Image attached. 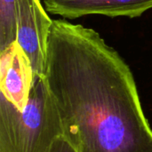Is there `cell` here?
I'll use <instances>...</instances> for the list:
<instances>
[{
    "label": "cell",
    "instance_id": "2",
    "mask_svg": "<svg viewBox=\"0 0 152 152\" xmlns=\"http://www.w3.org/2000/svg\"><path fill=\"white\" fill-rule=\"evenodd\" d=\"M61 137V117L43 76L34 78L21 110L0 100V152H50Z\"/></svg>",
    "mask_w": 152,
    "mask_h": 152
},
{
    "label": "cell",
    "instance_id": "5",
    "mask_svg": "<svg viewBox=\"0 0 152 152\" xmlns=\"http://www.w3.org/2000/svg\"><path fill=\"white\" fill-rule=\"evenodd\" d=\"M43 2L47 12L66 20H76L86 15L136 18L152 9V0H43Z\"/></svg>",
    "mask_w": 152,
    "mask_h": 152
},
{
    "label": "cell",
    "instance_id": "6",
    "mask_svg": "<svg viewBox=\"0 0 152 152\" xmlns=\"http://www.w3.org/2000/svg\"><path fill=\"white\" fill-rule=\"evenodd\" d=\"M18 0H0V52L16 41Z\"/></svg>",
    "mask_w": 152,
    "mask_h": 152
},
{
    "label": "cell",
    "instance_id": "1",
    "mask_svg": "<svg viewBox=\"0 0 152 152\" xmlns=\"http://www.w3.org/2000/svg\"><path fill=\"white\" fill-rule=\"evenodd\" d=\"M43 77L77 152H152L133 72L96 30L53 20Z\"/></svg>",
    "mask_w": 152,
    "mask_h": 152
},
{
    "label": "cell",
    "instance_id": "4",
    "mask_svg": "<svg viewBox=\"0 0 152 152\" xmlns=\"http://www.w3.org/2000/svg\"><path fill=\"white\" fill-rule=\"evenodd\" d=\"M34 77L31 62L16 41L0 52L1 99L21 110L28 102Z\"/></svg>",
    "mask_w": 152,
    "mask_h": 152
},
{
    "label": "cell",
    "instance_id": "7",
    "mask_svg": "<svg viewBox=\"0 0 152 152\" xmlns=\"http://www.w3.org/2000/svg\"><path fill=\"white\" fill-rule=\"evenodd\" d=\"M50 152H77V151L68 139L61 137L54 143Z\"/></svg>",
    "mask_w": 152,
    "mask_h": 152
},
{
    "label": "cell",
    "instance_id": "3",
    "mask_svg": "<svg viewBox=\"0 0 152 152\" xmlns=\"http://www.w3.org/2000/svg\"><path fill=\"white\" fill-rule=\"evenodd\" d=\"M46 12L40 0H18L16 42L29 59L35 77H42L45 71L53 23Z\"/></svg>",
    "mask_w": 152,
    "mask_h": 152
}]
</instances>
